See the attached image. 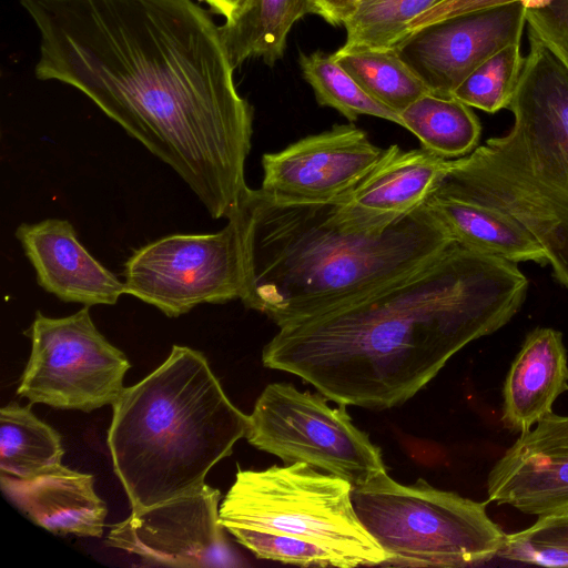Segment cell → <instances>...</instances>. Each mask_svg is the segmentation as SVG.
Segmentation results:
<instances>
[{
    "label": "cell",
    "mask_w": 568,
    "mask_h": 568,
    "mask_svg": "<svg viewBox=\"0 0 568 568\" xmlns=\"http://www.w3.org/2000/svg\"><path fill=\"white\" fill-rule=\"evenodd\" d=\"M245 248L240 209L214 233L172 234L138 248L124 265L125 292L169 317L242 298Z\"/></svg>",
    "instance_id": "cell-9"
},
{
    "label": "cell",
    "mask_w": 568,
    "mask_h": 568,
    "mask_svg": "<svg viewBox=\"0 0 568 568\" xmlns=\"http://www.w3.org/2000/svg\"><path fill=\"white\" fill-rule=\"evenodd\" d=\"M310 13L312 0H247L220 27L233 67L256 58L274 65L293 26Z\"/></svg>",
    "instance_id": "cell-20"
},
{
    "label": "cell",
    "mask_w": 568,
    "mask_h": 568,
    "mask_svg": "<svg viewBox=\"0 0 568 568\" xmlns=\"http://www.w3.org/2000/svg\"><path fill=\"white\" fill-rule=\"evenodd\" d=\"M509 131L450 160L433 192L498 211L544 248L568 288V148L523 108L509 104Z\"/></svg>",
    "instance_id": "cell-5"
},
{
    "label": "cell",
    "mask_w": 568,
    "mask_h": 568,
    "mask_svg": "<svg viewBox=\"0 0 568 568\" xmlns=\"http://www.w3.org/2000/svg\"><path fill=\"white\" fill-rule=\"evenodd\" d=\"M332 57L369 97L398 115L416 99L430 92L394 48H339Z\"/></svg>",
    "instance_id": "cell-24"
},
{
    "label": "cell",
    "mask_w": 568,
    "mask_h": 568,
    "mask_svg": "<svg viewBox=\"0 0 568 568\" xmlns=\"http://www.w3.org/2000/svg\"><path fill=\"white\" fill-rule=\"evenodd\" d=\"M439 0H362L343 26L345 50L388 49L408 33L412 21Z\"/></svg>",
    "instance_id": "cell-26"
},
{
    "label": "cell",
    "mask_w": 568,
    "mask_h": 568,
    "mask_svg": "<svg viewBox=\"0 0 568 568\" xmlns=\"http://www.w3.org/2000/svg\"><path fill=\"white\" fill-rule=\"evenodd\" d=\"M518 1H524L527 4V8H529L541 4L547 0H439L436 4L410 22L408 33L415 29L439 20L506 6Z\"/></svg>",
    "instance_id": "cell-31"
},
{
    "label": "cell",
    "mask_w": 568,
    "mask_h": 568,
    "mask_svg": "<svg viewBox=\"0 0 568 568\" xmlns=\"http://www.w3.org/2000/svg\"><path fill=\"white\" fill-rule=\"evenodd\" d=\"M498 557L530 565L568 567V513L540 516L532 526L507 534Z\"/></svg>",
    "instance_id": "cell-28"
},
{
    "label": "cell",
    "mask_w": 568,
    "mask_h": 568,
    "mask_svg": "<svg viewBox=\"0 0 568 568\" xmlns=\"http://www.w3.org/2000/svg\"><path fill=\"white\" fill-rule=\"evenodd\" d=\"M568 390V356L561 332L537 327L529 332L513 361L503 387L500 420L523 434L552 413L555 400Z\"/></svg>",
    "instance_id": "cell-18"
},
{
    "label": "cell",
    "mask_w": 568,
    "mask_h": 568,
    "mask_svg": "<svg viewBox=\"0 0 568 568\" xmlns=\"http://www.w3.org/2000/svg\"><path fill=\"white\" fill-rule=\"evenodd\" d=\"M298 64L320 105L336 110L351 122L359 115H372L400 125L399 115L369 97L332 53H301Z\"/></svg>",
    "instance_id": "cell-25"
},
{
    "label": "cell",
    "mask_w": 568,
    "mask_h": 568,
    "mask_svg": "<svg viewBox=\"0 0 568 568\" xmlns=\"http://www.w3.org/2000/svg\"><path fill=\"white\" fill-rule=\"evenodd\" d=\"M385 149L354 124H335L262 156L261 191L284 203H331L351 193Z\"/></svg>",
    "instance_id": "cell-12"
},
{
    "label": "cell",
    "mask_w": 568,
    "mask_h": 568,
    "mask_svg": "<svg viewBox=\"0 0 568 568\" xmlns=\"http://www.w3.org/2000/svg\"><path fill=\"white\" fill-rule=\"evenodd\" d=\"M449 163L423 148L402 150L392 144L351 193L332 202L334 215L347 227H388L425 203Z\"/></svg>",
    "instance_id": "cell-15"
},
{
    "label": "cell",
    "mask_w": 568,
    "mask_h": 568,
    "mask_svg": "<svg viewBox=\"0 0 568 568\" xmlns=\"http://www.w3.org/2000/svg\"><path fill=\"white\" fill-rule=\"evenodd\" d=\"M16 237L36 271L38 284L59 300L84 306L114 305L126 294L124 282L84 248L68 220L22 223Z\"/></svg>",
    "instance_id": "cell-16"
},
{
    "label": "cell",
    "mask_w": 568,
    "mask_h": 568,
    "mask_svg": "<svg viewBox=\"0 0 568 568\" xmlns=\"http://www.w3.org/2000/svg\"><path fill=\"white\" fill-rule=\"evenodd\" d=\"M355 511L389 556L385 565L457 568L498 556L506 532L476 501L419 478L402 485L383 471L353 486Z\"/></svg>",
    "instance_id": "cell-7"
},
{
    "label": "cell",
    "mask_w": 568,
    "mask_h": 568,
    "mask_svg": "<svg viewBox=\"0 0 568 568\" xmlns=\"http://www.w3.org/2000/svg\"><path fill=\"white\" fill-rule=\"evenodd\" d=\"M240 213L247 307L277 326L362 296L440 255L454 241L424 203L382 230L341 224L331 203H284L248 189Z\"/></svg>",
    "instance_id": "cell-3"
},
{
    "label": "cell",
    "mask_w": 568,
    "mask_h": 568,
    "mask_svg": "<svg viewBox=\"0 0 568 568\" xmlns=\"http://www.w3.org/2000/svg\"><path fill=\"white\" fill-rule=\"evenodd\" d=\"M524 1L439 20L410 31L394 50L432 93L452 95L483 62L520 43Z\"/></svg>",
    "instance_id": "cell-13"
},
{
    "label": "cell",
    "mask_w": 568,
    "mask_h": 568,
    "mask_svg": "<svg viewBox=\"0 0 568 568\" xmlns=\"http://www.w3.org/2000/svg\"><path fill=\"white\" fill-rule=\"evenodd\" d=\"M362 0H312V14L332 26L343 24Z\"/></svg>",
    "instance_id": "cell-32"
},
{
    "label": "cell",
    "mask_w": 568,
    "mask_h": 568,
    "mask_svg": "<svg viewBox=\"0 0 568 568\" xmlns=\"http://www.w3.org/2000/svg\"><path fill=\"white\" fill-rule=\"evenodd\" d=\"M529 50L510 103L540 121L568 148V72L538 41Z\"/></svg>",
    "instance_id": "cell-23"
},
{
    "label": "cell",
    "mask_w": 568,
    "mask_h": 568,
    "mask_svg": "<svg viewBox=\"0 0 568 568\" xmlns=\"http://www.w3.org/2000/svg\"><path fill=\"white\" fill-rule=\"evenodd\" d=\"M288 383L268 384L248 415L245 434L255 448L285 464L306 463L361 485L386 470L382 452L357 428L346 405Z\"/></svg>",
    "instance_id": "cell-8"
},
{
    "label": "cell",
    "mask_w": 568,
    "mask_h": 568,
    "mask_svg": "<svg viewBox=\"0 0 568 568\" xmlns=\"http://www.w3.org/2000/svg\"><path fill=\"white\" fill-rule=\"evenodd\" d=\"M204 1L216 14L223 16L229 19L236 13L247 0H202Z\"/></svg>",
    "instance_id": "cell-33"
},
{
    "label": "cell",
    "mask_w": 568,
    "mask_h": 568,
    "mask_svg": "<svg viewBox=\"0 0 568 568\" xmlns=\"http://www.w3.org/2000/svg\"><path fill=\"white\" fill-rule=\"evenodd\" d=\"M221 493L206 484L183 496L132 509L106 545L170 567H235L239 557L220 523Z\"/></svg>",
    "instance_id": "cell-11"
},
{
    "label": "cell",
    "mask_w": 568,
    "mask_h": 568,
    "mask_svg": "<svg viewBox=\"0 0 568 568\" xmlns=\"http://www.w3.org/2000/svg\"><path fill=\"white\" fill-rule=\"evenodd\" d=\"M39 36L34 74L88 97L170 165L213 219L250 189L253 108L220 27L193 0H19Z\"/></svg>",
    "instance_id": "cell-1"
},
{
    "label": "cell",
    "mask_w": 568,
    "mask_h": 568,
    "mask_svg": "<svg viewBox=\"0 0 568 568\" xmlns=\"http://www.w3.org/2000/svg\"><path fill=\"white\" fill-rule=\"evenodd\" d=\"M60 435L39 419L30 406L0 409V475L29 478L62 464Z\"/></svg>",
    "instance_id": "cell-22"
},
{
    "label": "cell",
    "mask_w": 568,
    "mask_h": 568,
    "mask_svg": "<svg viewBox=\"0 0 568 568\" xmlns=\"http://www.w3.org/2000/svg\"><path fill=\"white\" fill-rule=\"evenodd\" d=\"M487 494L527 515L568 513V416L552 412L519 434L490 469Z\"/></svg>",
    "instance_id": "cell-14"
},
{
    "label": "cell",
    "mask_w": 568,
    "mask_h": 568,
    "mask_svg": "<svg viewBox=\"0 0 568 568\" xmlns=\"http://www.w3.org/2000/svg\"><path fill=\"white\" fill-rule=\"evenodd\" d=\"M353 485L306 463L239 469L220 505L227 532L255 530L315 544L335 556L342 568L385 565L389 556L361 523Z\"/></svg>",
    "instance_id": "cell-6"
},
{
    "label": "cell",
    "mask_w": 568,
    "mask_h": 568,
    "mask_svg": "<svg viewBox=\"0 0 568 568\" xmlns=\"http://www.w3.org/2000/svg\"><path fill=\"white\" fill-rule=\"evenodd\" d=\"M527 291L517 263L453 242L397 280L278 326L262 363L337 404L392 408L466 345L509 323Z\"/></svg>",
    "instance_id": "cell-2"
},
{
    "label": "cell",
    "mask_w": 568,
    "mask_h": 568,
    "mask_svg": "<svg viewBox=\"0 0 568 568\" xmlns=\"http://www.w3.org/2000/svg\"><path fill=\"white\" fill-rule=\"evenodd\" d=\"M112 408L108 446L132 509L200 488L248 424L206 357L180 345L145 378L124 387Z\"/></svg>",
    "instance_id": "cell-4"
},
{
    "label": "cell",
    "mask_w": 568,
    "mask_h": 568,
    "mask_svg": "<svg viewBox=\"0 0 568 568\" xmlns=\"http://www.w3.org/2000/svg\"><path fill=\"white\" fill-rule=\"evenodd\" d=\"M235 540L257 558L298 566L339 567V560L326 549L303 539L255 530H234Z\"/></svg>",
    "instance_id": "cell-29"
},
{
    "label": "cell",
    "mask_w": 568,
    "mask_h": 568,
    "mask_svg": "<svg viewBox=\"0 0 568 568\" xmlns=\"http://www.w3.org/2000/svg\"><path fill=\"white\" fill-rule=\"evenodd\" d=\"M528 37L538 41L568 72V0H547L527 8Z\"/></svg>",
    "instance_id": "cell-30"
},
{
    "label": "cell",
    "mask_w": 568,
    "mask_h": 568,
    "mask_svg": "<svg viewBox=\"0 0 568 568\" xmlns=\"http://www.w3.org/2000/svg\"><path fill=\"white\" fill-rule=\"evenodd\" d=\"M89 307L64 317L37 312L26 332L31 354L18 395L31 403L87 413L115 403L131 365L99 332Z\"/></svg>",
    "instance_id": "cell-10"
},
{
    "label": "cell",
    "mask_w": 568,
    "mask_h": 568,
    "mask_svg": "<svg viewBox=\"0 0 568 568\" xmlns=\"http://www.w3.org/2000/svg\"><path fill=\"white\" fill-rule=\"evenodd\" d=\"M525 55L520 43L509 44L473 71L453 92L470 108L487 113L508 109L517 89Z\"/></svg>",
    "instance_id": "cell-27"
},
{
    "label": "cell",
    "mask_w": 568,
    "mask_h": 568,
    "mask_svg": "<svg viewBox=\"0 0 568 568\" xmlns=\"http://www.w3.org/2000/svg\"><path fill=\"white\" fill-rule=\"evenodd\" d=\"M425 204L454 242L514 263L546 264L539 243L507 215L471 202L432 192Z\"/></svg>",
    "instance_id": "cell-19"
},
{
    "label": "cell",
    "mask_w": 568,
    "mask_h": 568,
    "mask_svg": "<svg viewBox=\"0 0 568 568\" xmlns=\"http://www.w3.org/2000/svg\"><path fill=\"white\" fill-rule=\"evenodd\" d=\"M8 498L34 524L54 534L101 537L108 514L94 477L62 464L29 478L0 475Z\"/></svg>",
    "instance_id": "cell-17"
},
{
    "label": "cell",
    "mask_w": 568,
    "mask_h": 568,
    "mask_svg": "<svg viewBox=\"0 0 568 568\" xmlns=\"http://www.w3.org/2000/svg\"><path fill=\"white\" fill-rule=\"evenodd\" d=\"M399 119L424 150L446 160L469 154L481 132L471 108L453 95L427 92L404 109Z\"/></svg>",
    "instance_id": "cell-21"
}]
</instances>
